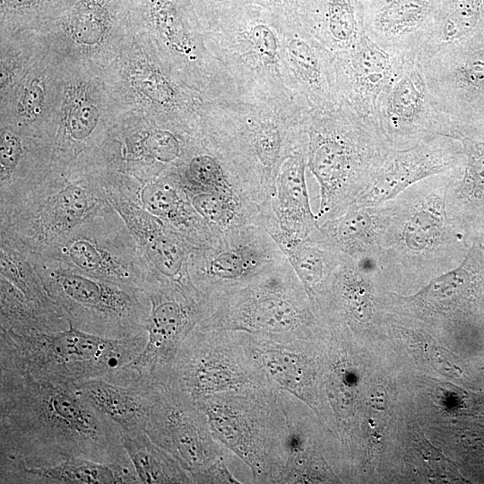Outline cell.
<instances>
[{"mask_svg": "<svg viewBox=\"0 0 484 484\" xmlns=\"http://www.w3.org/2000/svg\"><path fill=\"white\" fill-rule=\"evenodd\" d=\"M69 457L134 467L121 428L76 384L0 371V461L46 467Z\"/></svg>", "mask_w": 484, "mask_h": 484, "instance_id": "obj_1", "label": "cell"}, {"mask_svg": "<svg viewBox=\"0 0 484 484\" xmlns=\"http://www.w3.org/2000/svg\"><path fill=\"white\" fill-rule=\"evenodd\" d=\"M458 170L419 181L388 202L376 262L384 283L423 288L464 259L471 246L451 220L446 205Z\"/></svg>", "mask_w": 484, "mask_h": 484, "instance_id": "obj_2", "label": "cell"}, {"mask_svg": "<svg viewBox=\"0 0 484 484\" xmlns=\"http://www.w3.org/2000/svg\"><path fill=\"white\" fill-rule=\"evenodd\" d=\"M300 100L261 93H232L204 103L203 128L237 159L271 212L283 162L307 151V116Z\"/></svg>", "mask_w": 484, "mask_h": 484, "instance_id": "obj_3", "label": "cell"}, {"mask_svg": "<svg viewBox=\"0 0 484 484\" xmlns=\"http://www.w3.org/2000/svg\"><path fill=\"white\" fill-rule=\"evenodd\" d=\"M307 165L320 186L318 225L342 214L369 186L393 148L376 124L346 104L309 110Z\"/></svg>", "mask_w": 484, "mask_h": 484, "instance_id": "obj_4", "label": "cell"}, {"mask_svg": "<svg viewBox=\"0 0 484 484\" xmlns=\"http://www.w3.org/2000/svg\"><path fill=\"white\" fill-rule=\"evenodd\" d=\"M288 21L267 8L249 5L227 12L204 26L208 47L234 93L300 100L285 57Z\"/></svg>", "mask_w": 484, "mask_h": 484, "instance_id": "obj_5", "label": "cell"}, {"mask_svg": "<svg viewBox=\"0 0 484 484\" xmlns=\"http://www.w3.org/2000/svg\"><path fill=\"white\" fill-rule=\"evenodd\" d=\"M68 325L59 332L25 334L0 329V371L77 385L107 376L133 360L147 342L146 330L108 339Z\"/></svg>", "mask_w": 484, "mask_h": 484, "instance_id": "obj_6", "label": "cell"}, {"mask_svg": "<svg viewBox=\"0 0 484 484\" xmlns=\"http://www.w3.org/2000/svg\"><path fill=\"white\" fill-rule=\"evenodd\" d=\"M307 293L287 259L208 306L201 325L274 340L313 339L319 330Z\"/></svg>", "mask_w": 484, "mask_h": 484, "instance_id": "obj_7", "label": "cell"}, {"mask_svg": "<svg viewBox=\"0 0 484 484\" xmlns=\"http://www.w3.org/2000/svg\"><path fill=\"white\" fill-rule=\"evenodd\" d=\"M279 391L225 392L195 402L214 439L245 462L255 483H277L286 463Z\"/></svg>", "mask_w": 484, "mask_h": 484, "instance_id": "obj_8", "label": "cell"}, {"mask_svg": "<svg viewBox=\"0 0 484 484\" xmlns=\"http://www.w3.org/2000/svg\"><path fill=\"white\" fill-rule=\"evenodd\" d=\"M169 379L195 402L220 393L276 388L261 369L242 332L200 324L180 346Z\"/></svg>", "mask_w": 484, "mask_h": 484, "instance_id": "obj_9", "label": "cell"}, {"mask_svg": "<svg viewBox=\"0 0 484 484\" xmlns=\"http://www.w3.org/2000/svg\"><path fill=\"white\" fill-rule=\"evenodd\" d=\"M44 286L68 323L83 332L123 339L145 330L150 312L146 292L68 271H53Z\"/></svg>", "mask_w": 484, "mask_h": 484, "instance_id": "obj_10", "label": "cell"}, {"mask_svg": "<svg viewBox=\"0 0 484 484\" xmlns=\"http://www.w3.org/2000/svg\"><path fill=\"white\" fill-rule=\"evenodd\" d=\"M189 0H129L134 16L158 39L162 59L207 100L232 90L217 58L211 52L205 29L194 18Z\"/></svg>", "mask_w": 484, "mask_h": 484, "instance_id": "obj_11", "label": "cell"}, {"mask_svg": "<svg viewBox=\"0 0 484 484\" xmlns=\"http://www.w3.org/2000/svg\"><path fill=\"white\" fill-rule=\"evenodd\" d=\"M145 290L150 301L147 342L133 360L103 377L111 383L155 385L166 381L183 341L207 316L202 299L178 286L156 282Z\"/></svg>", "mask_w": 484, "mask_h": 484, "instance_id": "obj_12", "label": "cell"}, {"mask_svg": "<svg viewBox=\"0 0 484 484\" xmlns=\"http://www.w3.org/2000/svg\"><path fill=\"white\" fill-rule=\"evenodd\" d=\"M153 386L145 432L179 462L192 483H204L212 469L227 462L229 451L214 439L205 414L187 393L169 378Z\"/></svg>", "mask_w": 484, "mask_h": 484, "instance_id": "obj_13", "label": "cell"}, {"mask_svg": "<svg viewBox=\"0 0 484 484\" xmlns=\"http://www.w3.org/2000/svg\"><path fill=\"white\" fill-rule=\"evenodd\" d=\"M189 265L192 282L206 308L220 297L247 285L288 258L264 228L255 227L220 237L198 248Z\"/></svg>", "mask_w": 484, "mask_h": 484, "instance_id": "obj_14", "label": "cell"}, {"mask_svg": "<svg viewBox=\"0 0 484 484\" xmlns=\"http://www.w3.org/2000/svg\"><path fill=\"white\" fill-rule=\"evenodd\" d=\"M376 124L393 149L402 150L436 135L452 137V120L438 108L418 57L407 56L381 95Z\"/></svg>", "mask_w": 484, "mask_h": 484, "instance_id": "obj_15", "label": "cell"}, {"mask_svg": "<svg viewBox=\"0 0 484 484\" xmlns=\"http://www.w3.org/2000/svg\"><path fill=\"white\" fill-rule=\"evenodd\" d=\"M419 61L434 100L454 127L483 105L484 40L470 39Z\"/></svg>", "mask_w": 484, "mask_h": 484, "instance_id": "obj_16", "label": "cell"}, {"mask_svg": "<svg viewBox=\"0 0 484 484\" xmlns=\"http://www.w3.org/2000/svg\"><path fill=\"white\" fill-rule=\"evenodd\" d=\"M462 157L461 143L446 135L433 136L407 149H393L369 186L353 204L385 203L419 181L458 170Z\"/></svg>", "mask_w": 484, "mask_h": 484, "instance_id": "obj_17", "label": "cell"}, {"mask_svg": "<svg viewBox=\"0 0 484 484\" xmlns=\"http://www.w3.org/2000/svg\"><path fill=\"white\" fill-rule=\"evenodd\" d=\"M405 57L381 48L367 34L353 48L334 55L340 101L376 123L379 99Z\"/></svg>", "mask_w": 484, "mask_h": 484, "instance_id": "obj_18", "label": "cell"}, {"mask_svg": "<svg viewBox=\"0 0 484 484\" xmlns=\"http://www.w3.org/2000/svg\"><path fill=\"white\" fill-rule=\"evenodd\" d=\"M243 333L270 382L304 402L316 414L321 413L324 368L315 354V338L283 341Z\"/></svg>", "mask_w": 484, "mask_h": 484, "instance_id": "obj_19", "label": "cell"}, {"mask_svg": "<svg viewBox=\"0 0 484 484\" xmlns=\"http://www.w3.org/2000/svg\"><path fill=\"white\" fill-rule=\"evenodd\" d=\"M445 0H362L366 34L385 50L418 56Z\"/></svg>", "mask_w": 484, "mask_h": 484, "instance_id": "obj_20", "label": "cell"}, {"mask_svg": "<svg viewBox=\"0 0 484 484\" xmlns=\"http://www.w3.org/2000/svg\"><path fill=\"white\" fill-rule=\"evenodd\" d=\"M285 57L294 92L310 109L338 106L334 55L315 39L299 21L285 27Z\"/></svg>", "mask_w": 484, "mask_h": 484, "instance_id": "obj_21", "label": "cell"}, {"mask_svg": "<svg viewBox=\"0 0 484 484\" xmlns=\"http://www.w3.org/2000/svg\"><path fill=\"white\" fill-rule=\"evenodd\" d=\"M484 281V251L480 243L470 247L462 263L435 278L413 296L390 294L391 302L423 317H452L465 309Z\"/></svg>", "mask_w": 484, "mask_h": 484, "instance_id": "obj_22", "label": "cell"}, {"mask_svg": "<svg viewBox=\"0 0 484 484\" xmlns=\"http://www.w3.org/2000/svg\"><path fill=\"white\" fill-rule=\"evenodd\" d=\"M307 166V151H299L283 162L276 180L267 231L280 247L307 239L319 230L309 204Z\"/></svg>", "mask_w": 484, "mask_h": 484, "instance_id": "obj_23", "label": "cell"}, {"mask_svg": "<svg viewBox=\"0 0 484 484\" xmlns=\"http://www.w3.org/2000/svg\"><path fill=\"white\" fill-rule=\"evenodd\" d=\"M285 417L283 445L284 469L277 483H312L333 480L316 446L307 416V404L293 394L280 390Z\"/></svg>", "mask_w": 484, "mask_h": 484, "instance_id": "obj_24", "label": "cell"}, {"mask_svg": "<svg viewBox=\"0 0 484 484\" xmlns=\"http://www.w3.org/2000/svg\"><path fill=\"white\" fill-rule=\"evenodd\" d=\"M0 483L120 484L141 483L134 467L69 457L52 466L27 467L0 461Z\"/></svg>", "mask_w": 484, "mask_h": 484, "instance_id": "obj_25", "label": "cell"}, {"mask_svg": "<svg viewBox=\"0 0 484 484\" xmlns=\"http://www.w3.org/2000/svg\"><path fill=\"white\" fill-rule=\"evenodd\" d=\"M462 148L463 172L456 173L447 193L448 214L471 244L480 243L479 225L484 216V141L457 134Z\"/></svg>", "mask_w": 484, "mask_h": 484, "instance_id": "obj_26", "label": "cell"}, {"mask_svg": "<svg viewBox=\"0 0 484 484\" xmlns=\"http://www.w3.org/2000/svg\"><path fill=\"white\" fill-rule=\"evenodd\" d=\"M302 26L333 55L365 35L362 0H298Z\"/></svg>", "mask_w": 484, "mask_h": 484, "instance_id": "obj_27", "label": "cell"}, {"mask_svg": "<svg viewBox=\"0 0 484 484\" xmlns=\"http://www.w3.org/2000/svg\"><path fill=\"white\" fill-rule=\"evenodd\" d=\"M388 211V202L375 206L351 204L342 214L319 227L327 241L340 252L376 263Z\"/></svg>", "mask_w": 484, "mask_h": 484, "instance_id": "obj_28", "label": "cell"}, {"mask_svg": "<svg viewBox=\"0 0 484 484\" xmlns=\"http://www.w3.org/2000/svg\"><path fill=\"white\" fill-rule=\"evenodd\" d=\"M83 395L123 433L144 430L152 403L153 385H123L102 377L77 384Z\"/></svg>", "mask_w": 484, "mask_h": 484, "instance_id": "obj_29", "label": "cell"}, {"mask_svg": "<svg viewBox=\"0 0 484 484\" xmlns=\"http://www.w3.org/2000/svg\"><path fill=\"white\" fill-rule=\"evenodd\" d=\"M281 249L304 286L315 312L332 282L343 253L327 241L320 227L310 238L285 245Z\"/></svg>", "mask_w": 484, "mask_h": 484, "instance_id": "obj_30", "label": "cell"}, {"mask_svg": "<svg viewBox=\"0 0 484 484\" xmlns=\"http://www.w3.org/2000/svg\"><path fill=\"white\" fill-rule=\"evenodd\" d=\"M66 323L60 307H46L30 299L2 276L0 329L20 334L55 333L67 329Z\"/></svg>", "mask_w": 484, "mask_h": 484, "instance_id": "obj_31", "label": "cell"}, {"mask_svg": "<svg viewBox=\"0 0 484 484\" xmlns=\"http://www.w3.org/2000/svg\"><path fill=\"white\" fill-rule=\"evenodd\" d=\"M123 442L141 483H192L179 462L145 430L123 433Z\"/></svg>", "mask_w": 484, "mask_h": 484, "instance_id": "obj_32", "label": "cell"}, {"mask_svg": "<svg viewBox=\"0 0 484 484\" xmlns=\"http://www.w3.org/2000/svg\"><path fill=\"white\" fill-rule=\"evenodd\" d=\"M70 261L84 274L119 283L136 290L142 289L134 273L117 256L87 238H76L65 250Z\"/></svg>", "mask_w": 484, "mask_h": 484, "instance_id": "obj_33", "label": "cell"}, {"mask_svg": "<svg viewBox=\"0 0 484 484\" xmlns=\"http://www.w3.org/2000/svg\"><path fill=\"white\" fill-rule=\"evenodd\" d=\"M141 198L147 212L159 219L177 229L198 228L213 241L216 240L212 229L173 186L168 183L150 184L142 190Z\"/></svg>", "mask_w": 484, "mask_h": 484, "instance_id": "obj_34", "label": "cell"}, {"mask_svg": "<svg viewBox=\"0 0 484 484\" xmlns=\"http://www.w3.org/2000/svg\"><path fill=\"white\" fill-rule=\"evenodd\" d=\"M90 201L85 191L77 186H69L53 195L39 213L36 227L45 238L67 231L85 218Z\"/></svg>", "mask_w": 484, "mask_h": 484, "instance_id": "obj_35", "label": "cell"}, {"mask_svg": "<svg viewBox=\"0 0 484 484\" xmlns=\"http://www.w3.org/2000/svg\"><path fill=\"white\" fill-rule=\"evenodd\" d=\"M76 0H1L2 18L9 22H32L66 13Z\"/></svg>", "mask_w": 484, "mask_h": 484, "instance_id": "obj_36", "label": "cell"}, {"mask_svg": "<svg viewBox=\"0 0 484 484\" xmlns=\"http://www.w3.org/2000/svg\"><path fill=\"white\" fill-rule=\"evenodd\" d=\"M99 112L94 104L83 94H73L68 101L65 114V127L74 140L87 138L95 129Z\"/></svg>", "mask_w": 484, "mask_h": 484, "instance_id": "obj_37", "label": "cell"}, {"mask_svg": "<svg viewBox=\"0 0 484 484\" xmlns=\"http://www.w3.org/2000/svg\"><path fill=\"white\" fill-rule=\"evenodd\" d=\"M44 85L39 78L32 79L24 88L18 102V110L26 118H35L41 112Z\"/></svg>", "mask_w": 484, "mask_h": 484, "instance_id": "obj_38", "label": "cell"}, {"mask_svg": "<svg viewBox=\"0 0 484 484\" xmlns=\"http://www.w3.org/2000/svg\"><path fill=\"white\" fill-rule=\"evenodd\" d=\"M22 152V145L17 137L9 133H2L0 144V163L2 179L11 174Z\"/></svg>", "mask_w": 484, "mask_h": 484, "instance_id": "obj_39", "label": "cell"}]
</instances>
